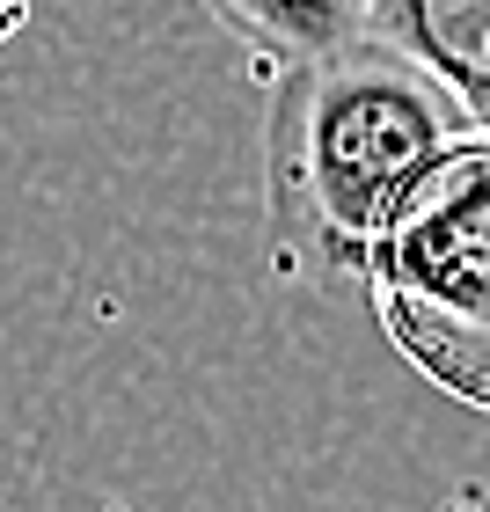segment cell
Masks as SVG:
<instances>
[{"label": "cell", "instance_id": "1", "mask_svg": "<svg viewBox=\"0 0 490 512\" xmlns=\"http://www.w3.org/2000/svg\"><path fill=\"white\" fill-rule=\"evenodd\" d=\"M264 88V242L293 278H366L410 198L483 139L476 110L388 37Z\"/></svg>", "mask_w": 490, "mask_h": 512}, {"label": "cell", "instance_id": "2", "mask_svg": "<svg viewBox=\"0 0 490 512\" xmlns=\"http://www.w3.org/2000/svg\"><path fill=\"white\" fill-rule=\"evenodd\" d=\"M388 344L432 388L490 410V132L469 139L366 271Z\"/></svg>", "mask_w": 490, "mask_h": 512}, {"label": "cell", "instance_id": "3", "mask_svg": "<svg viewBox=\"0 0 490 512\" xmlns=\"http://www.w3.org/2000/svg\"><path fill=\"white\" fill-rule=\"evenodd\" d=\"M373 30L439 74L490 132V0H373Z\"/></svg>", "mask_w": 490, "mask_h": 512}, {"label": "cell", "instance_id": "4", "mask_svg": "<svg viewBox=\"0 0 490 512\" xmlns=\"http://www.w3.org/2000/svg\"><path fill=\"white\" fill-rule=\"evenodd\" d=\"M198 8L264 66V81L286 74V66L330 59L344 44L381 37L373 30V0H198Z\"/></svg>", "mask_w": 490, "mask_h": 512}, {"label": "cell", "instance_id": "5", "mask_svg": "<svg viewBox=\"0 0 490 512\" xmlns=\"http://www.w3.org/2000/svg\"><path fill=\"white\" fill-rule=\"evenodd\" d=\"M22 22H30V0H0V44H8Z\"/></svg>", "mask_w": 490, "mask_h": 512}]
</instances>
